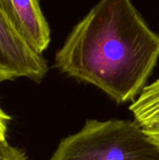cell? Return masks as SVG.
<instances>
[{
	"mask_svg": "<svg viewBox=\"0 0 159 160\" xmlns=\"http://www.w3.org/2000/svg\"><path fill=\"white\" fill-rule=\"evenodd\" d=\"M50 160H159V147L136 121L87 120Z\"/></svg>",
	"mask_w": 159,
	"mask_h": 160,
	"instance_id": "7a4b0ae2",
	"label": "cell"
},
{
	"mask_svg": "<svg viewBox=\"0 0 159 160\" xmlns=\"http://www.w3.org/2000/svg\"><path fill=\"white\" fill-rule=\"evenodd\" d=\"M10 119V116L7 115L0 107V140H7V122Z\"/></svg>",
	"mask_w": 159,
	"mask_h": 160,
	"instance_id": "52a82bcc",
	"label": "cell"
},
{
	"mask_svg": "<svg viewBox=\"0 0 159 160\" xmlns=\"http://www.w3.org/2000/svg\"><path fill=\"white\" fill-rule=\"evenodd\" d=\"M0 160H28L25 153L9 145L7 140H0Z\"/></svg>",
	"mask_w": 159,
	"mask_h": 160,
	"instance_id": "8992f818",
	"label": "cell"
},
{
	"mask_svg": "<svg viewBox=\"0 0 159 160\" xmlns=\"http://www.w3.org/2000/svg\"><path fill=\"white\" fill-rule=\"evenodd\" d=\"M158 59L159 34L131 0H100L73 27L55 66L120 104L142 92Z\"/></svg>",
	"mask_w": 159,
	"mask_h": 160,
	"instance_id": "6da1fadb",
	"label": "cell"
},
{
	"mask_svg": "<svg viewBox=\"0 0 159 160\" xmlns=\"http://www.w3.org/2000/svg\"><path fill=\"white\" fill-rule=\"evenodd\" d=\"M129 110L142 127L159 124V79L142 90Z\"/></svg>",
	"mask_w": 159,
	"mask_h": 160,
	"instance_id": "5b68a950",
	"label": "cell"
},
{
	"mask_svg": "<svg viewBox=\"0 0 159 160\" xmlns=\"http://www.w3.org/2000/svg\"><path fill=\"white\" fill-rule=\"evenodd\" d=\"M0 10L25 41L42 54L51 42V31L38 0H0Z\"/></svg>",
	"mask_w": 159,
	"mask_h": 160,
	"instance_id": "277c9868",
	"label": "cell"
},
{
	"mask_svg": "<svg viewBox=\"0 0 159 160\" xmlns=\"http://www.w3.org/2000/svg\"><path fill=\"white\" fill-rule=\"evenodd\" d=\"M47 72L42 54L25 41L0 10V82L22 77L40 82Z\"/></svg>",
	"mask_w": 159,
	"mask_h": 160,
	"instance_id": "3957f363",
	"label": "cell"
},
{
	"mask_svg": "<svg viewBox=\"0 0 159 160\" xmlns=\"http://www.w3.org/2000/svg\"><path fill=\"white\" fill-rule=\"evenodd\" d=\"M147 136L159 147V124L142 127Z\"/></svg>",
	"mask_w": 159,
	"mask_h": 160,
	"instance_id": "ba28073f",
	"label": "cell"
}]
</instances>
